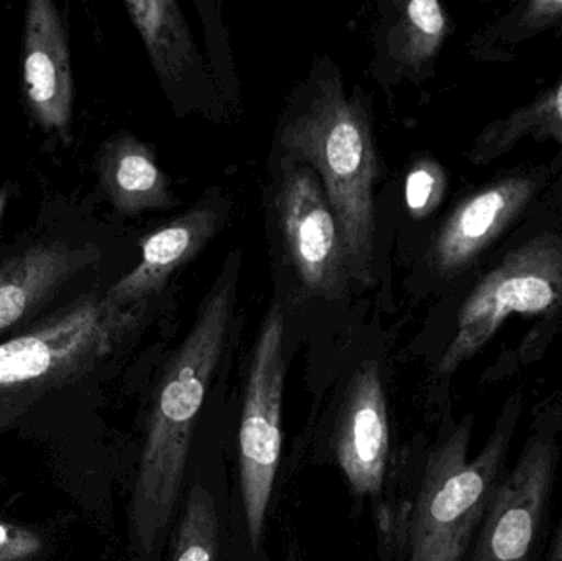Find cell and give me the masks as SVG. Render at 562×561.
I'll return each instance as SVG.
<instances>
[{"mask_svg":"<svg viewBox=\"0 0 562 561\" xmlns=\"http://www.w3.org/2000/svg\"><path fill=\"white\" fill-rule=\"evenodd\" d=\"M86 266L68 243L36 244L0 266V336L45 306Z\"/></svg>","mask_w":562,"mask_h":561,"instance_id":"cell-13","label":"cell"},{"mask_svg":"<svg viewBox=\"0 0 562 561\" xmlns=\"http://www.w3.org/2000/svg\"><path fill=\"white\" fill-rule=\"evenodd\" d=\"M281 145L290 158L306 161L319 175L339 224L347 272L370 285L375 254L376 155L366 112L346 98L336 79L319 82L307 108L283 128Z\"/></svg>","mask_w":562,"mask_h":561,"instance_id":"cell-2","label":"cell"},{"mask_svg":"<svg viewBox=\"0 0 562 561\" xmlns=\"http://www.w3.org/2000/svg\"><path fill=\"white\" fill-rule=\"evenodd\" d=\"M9 198V188H0V223H2L3 213H5Z\"/></svg>","mask_w":562,"mask_h":561,"instance_id":"cell-23","label":"cell"},{"mask_svg":"<svg viewBox=\"0 0 562 561\" xmlns=\"http://www.w3.org/2000/svg\"><path fill=\"white\" fill-rule=\"evenodd\" d=\"M398 26V58L405 65L419 66L441 48L448 33V15L436 0H412L403 9Z\"/></svg>","mask_w":562,"mask_h":561,"instance_id":"cell-18","label":"cell"},{"mask_svg":"<svg viewBox=\"0 0 562 561\" xmlns=\"http://www.w3.org/2000/svg\"><path fill=\"white\" fill-rule=\"evenodd\" d=\"M56 542L35 524L0 519V561H52Z\"/></svg>","mask_w":562,"mask_h":561,"instance_id":"cell-19","label":"cell"},{"mask_svg":"<svg viewBox=\"0 0 562 561\" xmlns=\"http://www.w3.org/2000/svg\"><path fill=\"white\" fill-rule=\"evenodd\" d=\"M102 190L115 210L140 214L173 206L167 177L147 144L119 134L102 144L98 158Z\"/></svg>","mask_w":562,"mask_h":561,"instance_id":"cell-14","label":"cell"},{"mask_svg":"<svg viewBox=\"0 0 562 561\" xmlns=\"http://www.w3.org/2000/svg\"><path fill=\"white\" fill-rule=\"evenodd\" d=\"M562 20V0H533L527 3L518 26L527 30L543 29Z\"/></svg>","mask_w":562,"mask_h":561,"instance_id":"cell-21","label":"cell"},{"mask_svg":"<svg viewBox=\"0 0 562 561\" xmlns=\"http://www.w3.org/2000/svg\"><path fill=\"white\" fill-rule=\"evenodd\" d=\"M520 408H507L481 453L469 461L471 418L429 455L409 517L408 561H461L501 486Z\"/></svg>","mask_w":562,"mask_h":561,"instance_id":"cell-4","label":"cell"},{"mask_svg":"<svg viewBox=\"0 0 562 561\" xmlns=\"http://www.w3.org/2000/svg\"><path fill=\"white\" fill-rule=\"evenodd\" d=\"M525 137L557 138L562 148V76L533 102L485 127L475 138L471 160L488 164Z\"/></svg>","mask_w":562,"mask_h":561,"instance_id":"cell-16","label":"cell"},{"mask_svg":"<svg viewBox=\"0 0 562 561\" xmlns=\"http://www.w3.org/2000/svg\"><path fill=\"white\" fill-rule=\"evenodd\" d=\"M558 448L533 437L514 471L502 480L475 543L472 561H528L553 487Z\"/></svg>","mask_w":562,"mask_h":561,"instance_id":"cell-7","label":"cell"},{"mask_svg":"<svg viewBox=\"0 0 562 561\" xmlns=\"http://www.w3.org/2000/svg\"><path fill=\"white\" fill-rule=\"evenodd\" d=\"M220 517L213 494L194 484L181 517L171 561H217Z\"/></svg>","mask_w":562,"mask_h":561,"instance_id":"cell-17","label":"cell"},{"mask_svg":"<svg viewBox=\"0 0 562 561\" xmlns=\"http://www.w3.org/2000/svg\"><path fill=\"white\" fill-rule=\"evenodd\" d=\"M390 451L389 411L376 362L353 374L340 411L336 458L359 496H376L385 480Z\"/></svg>","mask_w":562,"mask_h":561,"instance_id":"cell-10","label":"cell"},{"mask_svg":"<svg viewBox=\"0 0 562 561\" xmlns=\"http://www.w3.org/2000/svg\"><path fill=\"white\" fill-rule=\"evenodd\" d=\"M540 184L505 178L462 201L436 236L431 262L442 276L464 270L528 206Z\"/></svg>","mask_w":562,"mask_h":561,"instance_id":"cell-11","label":"cell"},{"mask_svg":"<svg viewBox=\"0 0 562 561\" xmlns=\"http://www.w3.org/2000/svg\"><path fill=\"white\" fill-rule=\"evenodd\" d=\"M445 171L436 161L422 160L406 177L405 197L413 216L425 217L436 210L445 194Z\"/></svg>","mask_w":562,"mask_h":561,"instance_id":"cell-20","label":"cell"},{"mask_svg":"<svg viewBox=\"0 0 562 561\" xmlns=\"http://www.w3.org/2000/svg\"><path fill=\"white\" fill-rule=\"evenodd\" d=\"M548 561H562V519L560 527L557 530V537H554L553 546H551L550 557Z\"/></svg>","mask_w":562,"mask_h":561,"instance_id":"cell-22","label":"cell"},{"mask_svg":"<svg viewBox=\"0 0 562 561\" xmlns=\"http://www.w3.org/2000/svg\"><path fill=\"white\" fill-rule=\"evenodd\" d=\"M131 315L92 295L0 341V435L40 402L81 384L111 355Z\"/></svg>","mask_w":562,"mask_h":561,"instance_id":"cell-3","label":"cell"},{"mask_svg":"<svg viewBox=\"0 0 562 561\" xmlns=\"http://www.w3.org/2000/svg\"><path fill=\"white\" fill-rule=\"evenodd\" d=\"M223 211L216 203L201 204L142 240V260L105 295L114 308H124L157 293L175 270L193 259L220 231Z\"/></svg>","mask_w":562,"mask_h":561,"instance_id":"cell-12","label":"cell"},{"mask_svg":"<svg viewBox=\"0 0 562 561\" xmlns=\"http://www.w3.org/2000/svg\"><path fill=\"white\" fill-rule=\"evenodd\" d=\"M561 302L562 243L550 234L535 237L508 254L465 300L458 333L439 362V372H454L484 348L514 313L540 315Z\"/></svg>","mask_w":562,"mask_h":561,"instance_id":"cell-5","label":"cell"},{"mask_svg":"<svg viewBox=\"0 0 562 561\" xmlns=\"http://www.w3.org/2000/svg\"><path fill=\"white\" fill-rule=\"evenodd\" d=\"M125 9L158 76L178 78L194 56L193 38L180 5L173 0H128Z\"/></svg>","mask_w":562,"mask_h":561,"instance_id":"cell-15","label":"cell"},{"mask_svg":"<svg viewBox=\"0 0 562 561\" xmlns=\"http://www.w3.org/2000/svg\"><path fill=\"white\" fill-rule=\"evenodd\" d=\"M283 338V313L273 306L254 348L240 422V491L254 549L262 539L280 463Z\"/></svg>","mask_w":562,"mask_h":561,"instance_id":"cell-6","label":"cell"},{"mask_svg":"<svg viewBox=\"0 0 562 561\" xmlns=\"http://www.w3.org/2000/svg\"><path fill=\"white\" fill-rule=\"evenodd\" d=\"M234 295L236 277L224 276L158 388L128 506V547L135 561H157L170 530L198 415L229 335Z\"/></svg>","mask_w":562,"mask_h":561,"instance_id":"cell-1","label":"cell"},{"mask_svg":"<svg viewBox=\"0 0 562 561\" xmlns=\"http://www.w3.org/2000/svg\"><path fill=\"white\" fill-rule=\"evenodd\" d=\"M277 211L288 256L301 282L317 295L334 296L347 272L339 224L311 167L284 173Z\"/></svg>","mask_w":562,"mask_h":561,"instance_id":"cell-8","label":"cell"},{"mask_svg":"<svg viewBox=\"0 0 562 561\" xmlns=\"http://www.w3.org/2000/svg\"><path fill=\"white\" fill-rule=\"evenodd\" d=\"M22 94L26 112L45 134L69 141L75 79L68 32L52 0H30L22 42Z\"/></svg>","mask_w":562,"mask_h":561,"instance_id":"cell-9","label":"cell"}]
</instances>
